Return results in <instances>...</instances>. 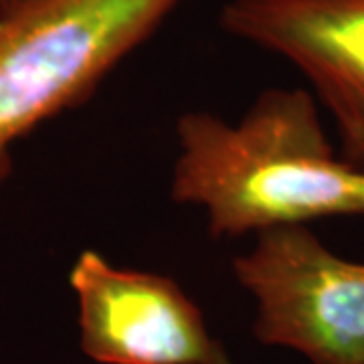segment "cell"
Masks as SVG:
<instances>
[{
	"label": "cell",
	"mask_w": 364,
	"mask_h": 364,
	"mask_svg": "<svg viewBox=\"0 0 364 364\" xmlns=\"http://www.w3.org/2000/svg\"><path fill=\"white\" fill-rule=\"evenodd\" d=\"M170 196L198 208L215 239H237L364 215V172L340 158L310 91L272 87L237 122L176 119Z\"/></svg>",
	"instance_id": "cell-1"
},
{
	"label": "cell",
	"mask_w": 364,
	"mask_h": 364,
	"mask_svg": "<svg viewBox=\"0 0 364 364\" xmlns=\"http://www.w3.org/2000/svg\"><path fill=\"white\" fill-rule=\"evenodd\" d=\"M182 0H25L0 14V182L13 148L87 102Z\"/></svg>",
	"instance_id": "cell-2"
},
{
	"label": "cell",
	"mask_w": 364,
	"mask_h": 364,
	"mask_svg": "<svg viewBox=\"0 0 364 364\" xmlns=\"http://www.w3.org/2000/svg\"><path fill=\"white\" fill-rule=\"evenodd\" d=\"M255 304L253 336L312 364H364V263L334 253L308 225L255 235L231 263Z\"/></svg>",
	"instance_id": "cell-3"
},
{
	"label": "cell",
	"mask_w": 364,
	"mask_h": 364,
	"mask_svg": "<svg viewBox=\"0 0 364 364\" xmlns=\"http://www.w3.org/2000/svg\"><path fill=\"white\" fill-rule=\"evenodd\" d=\"M79 348L97 364H208L221 342L168 275L119 267L93 249L69 272Z\"/></svg>",
	"instance_id": "cell-4"
},
{
	"label": "cell",
	"mask_w": 364,
	"mask_h": 364,
	"mask_svg": "<svg viewBox=\"0 0 364 364\" xmlns=\"http://www.w3.org/2000/svg\"><path fill=\"white\" fill-rule=\"evenodd\" d=\"M221 26L298 69L364 172V0H227Z\"/></svg>",
	"instance_id": "cell-5"
},
{
	"label": "cell",
	"mask_w": 364,
	"mask_h": 364,
	"mask_svg": "<svg viewBox=\"0 0 364 364\" xmlns=\"http://www.w3.org/2000/svg\"><path fill=\"white\" fill-rule=\"evenodd\" d=\"M208 364H237L233 360V358H231V356H229V352L225 350V346H219V348H217V352H215V354H213V358H210V363Z\"/></svg>",
	"instance_id": "cell-6"
},
{
	"label": "cell",
	"mask_w": 364,
	"mask_h": 364,
	"mask_svg": "<svg viewBox=\"0 0 364 364\" xmlns=\"http://www.w3.org/2000/svg\"><path fill=\"white\" fill-rule=\"evenodd\" d=\"M21 2H25V0H0V14L6 13V11H11L13 6L21 4Z\"/></svg>",
	"instance_id": "cell-7"
}]
</instances>
